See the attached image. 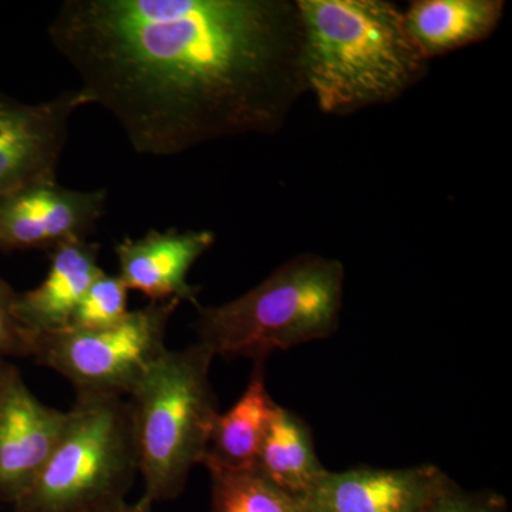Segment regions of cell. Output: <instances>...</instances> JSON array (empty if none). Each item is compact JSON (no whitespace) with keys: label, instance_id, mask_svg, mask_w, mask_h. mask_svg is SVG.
<instances>
[{"label":"cell","instance_id":"cell-1","mask_svg":"<svg viewBox=\"0 0 512 512\" xmlns=\"http://www.w3.org/2000/svg\"><path fill=\"white\" fill-rule=\"evenodd\" d=\"M47 35L141 156L275 133L308 92L289 0H66Z\"/></svg>","mask_w":512,"mask_h":512},{"label":"cell","instance_id":"cell-15","mask_svg":"<svg viewBox=\"0 0 512 512\" xmlns=\"http://www.w3.org/2000/svg\"><path fill=\"white\" fill-rule=\"evenodd\" d=\"M255 471L279 490L302 501L328 470L316 456L311 430L305 421L276 406Z\"/></svg>","mask_w":512,"mask_h":512},{"label":"cell","instance_id":"cell-20","mask_svg":"<svg viewBox=\"0 0 512 512\" xmlns=\"http://www.w3.org/2000/svg\"><path fill=\"white\" fill-rule=\"evenodd\" d=\"M113 512H154V504L143 495V497H141L140 500H137L136 503H127L126 505H123V507L119 508V510Z\"/></svg>","mask_w":512,"mask_h":512},{"label":"cell","instance_id":"cell-2","mask_svg":"<svg viewBox=\"0 0 512 512\" xmlns=\"http://www.w3.org/2000/svg\"><path fill=\"white\" fill-rule=\"evenodd\" d=\"M306 89L326 114L402 97L429 67L404 12L384 0H298Z\"/></svg>","mask_w":512,"mask_h":512},{"label":"cell","instance_id":"cell-7","mask_svg":"<svg viewBox=\"0 0 512 512\" xmlns=\"http://www.w3.org/2000/svg\"><path fill=\"white\" fill-rule=\"evenodd\" d=\"M107 191L39 183L0 194V251H46L89 239L104 212Z\"/></svg>","mask_w":512,"mask_h":512},{"label":"cell","instance_id":"cell-16","mask_svg":"<svg viewBox=\"0 0 512 512\" xmlns=\"http://www.w3.org/2000/svg\"><path fill=\"white\" fill-rule=\"evenodd\" d=\"M211 477V512H301L302 501L252 471H217Z\"/></svg>","mask_w":512,"mask_h":512},{"label":"cell","instance_id":"cell-17","mask_svg":"<svg viewBox=\"0 0 512 512\" xmlns=\"http://www.w3.org/2000/svg\"><path fill=\"white\" fill-rule=\"evenodd\" d=\"M128 292L119 275L101 272L84 293L67 329L103 330L119 325L130 312Z\"/></svg>","mask_w":512,"mask_h":512},{"label":"cell","instance_id":"cell-6","mask_svg":"<svg viewBox=\"0 0 512 512\" xmlns=\"http://www.w3.org/2000/svg\"><path fill=\"white\" fill-rule=\"evenodd\" d=\"M178 299L150 302L103 330L64 329L33 338L32 357L70 382L77 394L124 397L164 355Z\"/></svg>","mask_w":512,"mask_h":512},{"label":"cell","instance_id":"cell-8","mask_svg":"<svg viewBox=\"0 0 512 512\" xmlns=\"http://www.w3.org/2000/svg\"><path fill=\"white\" fill-rule=\"evenodd\" d=\"M83 106L77 89L37 104L0 94V194L57 181L70 119Z\"/></svg>","mask_w":512,"mask_h":512},{"label":"cell","instance_id":"cell-12","mask_svg":"<svg viewBox=\"0 0 512 512\" xmlns=\"http://www.w3.org/2000/svg\"><path fill=\"white\" fill-rule=\"evenodd\" d=\"M99 245L73 239L49 252L45 279L30 291L18 292L16 313L32 338L69 328L84 293L103 272Z\"/></svg>","mask_w":512,"mask_h":512},{"label":"cell","instance_id":"cell-13","mask_svg":"<svg viewBox=\"0 0 512 512\" xmlns=\"http://www.w3.org/2000/svg\"><path fill=\"white\" fill-rule=\"evenodd\" d=\"M276 406L266 389L265 360H254L247 389L231 409L215 419L202 461L208 473L255 470Z\"/></svg>","mask_w":512,"mask_h":512},{"label":"cell","instance_id":"cell-19","mask_svg":"<svg viewBox=\"0 0 512 512\" xmlns=\"http://www.w3.org/2000/svg\"><path fill=\"white\" fill-rule=\"evenodd\" d=\"M426 512H508V505L501 495L470 493L446 477Z\"/></svg>","mask_w":512,"mask_h":512},{"label":"cell","instance_id":"cell-11","mask_svg":"<svg viewBox=\"0 0 512 512\" xmlns=\"http://www.w3.org/2000/svg\"><path fill=\"white\" fill-rule=\"evenodd\" d=\"M214 242L208 229H151L144 237L117 242V275L128 291L143 293L150 302L178 299L198 306V288L188 282V274Z\"/></svg>","mask_w":512,"mask_h":512},{"label":"cell","instance_id":"cell-14","mask_svg":"<svg viewBox=\"0 0 512 512\" xmlns=\"http://www.w3.org/2000/svg\"><path fill=\"white\" fill-rule=\"evenodd\" d=\"M504 8L503 0H416L404 20L421 55L430 60L493 35Z\"/></svg>","mask_w":512,"mask_h":512},{"label":"cell","instance_id":"cell-18","mask_svg":"<svg viewBox=\"0 0 512 512\" xmlns=\"http://www.w3.org/2000/svg\"><path fill=\"white\" fill-rule=\"evenodd\" d=\"M18 292L0 276V359L32 357L33 338L16 313Z\"/></svg>","mask_w":512,"mask_h":512},{"label":"cell","instance_id":"cell-10","mask_svg":"<svg viewBox=\"0 0 512 512\" xmlns=\"http://www.w3.org/2000/svg\"><path fill=\"white\" fill-rule=\"evenodd\" d=\"M446 477L434 466L326 471L302 501L318 512H426Z\"/></svg>","mask_w":512,"mask_h":512},{"label":"cell","instance_id":"cell-22","mask_svg":"<svg viewBox=\"0 0 512 512\" xmlns=\"http://www.w3.org/2000/svg\"><path fill=\"white\" fill-rule=\"evenodd\" d=\"M301 512H318V511L313 510V508H312V507H309V505H308V504H305V503H303V501H302Z\"/></svg>","mask_w":512,"mask_h":512},{"label":"cell","instance_id":"cell-9","mask_svg":"<svg viewBox=\"0 0 512 512\" xmlns=\"http://www.w3.org/2000/svg\"><path fill=\"white\" fill-rule=\"evenodd\" d=\"M67 412L47 406L18 367L0 389V503L15 504L52 456Z\"/></svg>","mask_w":512,"mask_h":512},{"label":"cell","instance_id":"cell-3","mask_svg":"<svg viewBox=\"0 0 512 512\" xmlns=\"http://www.w3.org/2000/svg\"><path fill=\"white\" fill-rule=\"evenodd\" d=\"M345 266L338 259L298 255L234 301L198 305V345L212 356L266 360L326 339L338 329Z\"/></svg>","mask_w":512,"mask_h":512},{"label":"cell","instance_id":"cell-5","mask_svg":"<svg viewBox=\"0 0 512 512\" xmlns=\"http://www.w3.org/2000/svg\"><path fill=\"white\" fill-rule=\"evenodd\" d=\"M138 476L124 397L77 394L52 456L15 512H113Z\"/></svg>","mask_w":512,"mask_h":512},{"label":"cell","instance_id":"cell-21","mask_svg":"<svg viewBox=\"0 0 512 512\" xmlns=\"http://www.w3.org/2000/svg\"><path fill=\"white\" fill-rule=\"evenodd\" d=\"M15 369L16 366H13L12 363L8 362V360L0 359V389H2L3 383L6 382L10 373Z\"/></svg>","mask_w":512,"mask_h":512},{"label":"cell","instance_id":"cell-4","mask_svg":"<svg viewBox=\"0 0 512 512\" xmlns=\"http://www.w3.org/2000/svg\"><path fill=\"white\" fill-rule=\"evenodd\" d=\"M212 360L198 343L167 349L127 396L138 476L153 504L183 493L192 468L204 461L220 414Z\"/></svg>","mask_w":512,"mask_h":512}]
</instances>
